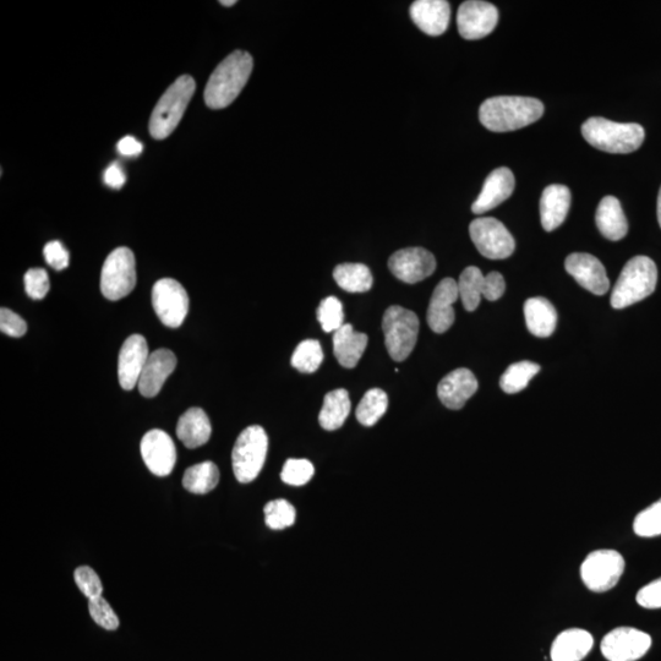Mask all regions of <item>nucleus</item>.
<instances>
[{"instance_id": "obj_3", "label": "nucleus", "mask_w": 661, "mask_h": 661, "mask_svg": "<svg viewBox=\"0 0 661 661\" xmlns=\"http://www.w3.org/2000/svg\"><path fill=\"white\" fill-rule=\"evenodd\" d=\"M583 138L595 149L609 154H631L642 146L646 131L636 123H615L593 117L582 125Z\"/></svg>"}, {"instance_id": "obj_46", "label": "nucleus", "mask_w": 661, "mask_h": 661, "mask_svg": "<svg viewBox=\"0 0 661 661\" xmlns=\"http://www.w3.org/2000/svg\"><path fill=\"white\" fill-rule=\"evenodd\" d=\"M506 291V282L504 276L499 272H490L489 275H486L484 278L483 286V297L490 300V302H496Z\"/></svg>"}, {"instance_id": "obj_23", "label": "nucleus", "mask_w": 661, "mask_h": 661, "mask_svg": "<svg viewBox=\"0 0 661 661\" xmlns=\"http://www.w3.org/2000/svg\"><path fill=\"white\" fill-rule=\"evenodd\" d=\"M571 206V191L566 185L551 184L540 199V218L546 232H553L566 220Z\"/></svg>"}, {"instance_id": "obj_12", "label": "nucleus", "mask_w": 661, "mask_h": 661, "mask_svg": "<svg viewBox=\"0 0 661 661\" xmlns=\"http://www.w3.org/2000/svg\"><path fill=\"white\" fill-rule=\"evenodd\" d=\"M652 647L648 633L632 627H619L603 639L602 653L609 661H637Z\"/></svg>"}, {"instance_id": "obj_32", "label": "nucleus", "mask_w": 661, "mask_h": 661, "mask_svg": "<svg viewBox=\"0 0 661 661\" xmlns=\"http://www.w3.org/2000/svg\"><path fill=\"white\" fill-rule=\"evenodd\" d=\"M484 278L483 272L475 266H469L462 272L457 286L463 307L467 311L477 310L482 302Z\"/></svg>"}, {"instance_id": "obj_14", "label": "nucleus", "mask_w": 661, "mask_h": 661, "mask_svg": "<svg viewBox=\"0 0 661 661\" xmlns=\"http://www.w3.org/2000/svg\"><path fill=\"white\" fill-rule=\"evenodd\" d=\"M140 451L142 460L152 474L167 477L177 462L176 445L166 431L154 429L142 437Z\"/></svg>"}, {"instance_id": "obj_2", "label": "nucleus", "mask_w": 661, "mask_h": 661, "mask_svg": "<svg viewBox=\"0 0 661 661\" xmlns=\"http://www.w3.org/2000/svg\"><path fill=\"white\" fill-rule=\"evenodd\" d=\"M254 60L248 52L236 51L213 71L205 89V102L211 109L231 106L247 85Z\"/></svg>"}, {"instance_id": "obj_1", "label": "nucleus", "mask_w": 661, "mask_h": 661, "mask_svg": "<svg viewBox=\"0 0 661 661\" xmlns=\"http://www.w3.org/2000/svg\"><path fill=\"white\" fill-rule=\"evenodd\" d=\"M544 114V105L537 98L497 96L486 100L479 109V119L494 133H507L528 127Z\"/></svg>"}, {"instance_id": "obj_21", "label": "nucleus", "mask_w": 661, "mask_h": 661, "mask_svg": "<svg viewBox=\"0 0 661 661\" xmlns=\"http://www.w3.org/2000/svg\"><path fill=\"white\" fill-rule=\"evenodd\" d=\"M515 176L510 169L502 167L497 168L485 179L482 193L472 205V211L475 215L495 209V207L506 201L515 190Z\"/></svg>"}, {"instance_id": "obj_45", "label": "nucleus", "mask_w": 661, "mask_h": 661, "mask_svg": "<svg viewBox=\"0 0 661 661\" xmlns=\"http://www.w3.org/2000/svg\"><path fill=\"white\" fill-rule=\"evenodd\" d=\"M637 603L644 609H661V578L637 593Z\"/></svg>"}, {"instance_id": "obj_47", "label": "nucleus", "mask_w": 661, "mask_h": 661, "mask_svg": "<svg viewBox=\"0 0 661 661\" xmlns=\"http://www.w3.org/2000/svg\"><path fill=\"white\" fill-rule=\"evenodd\" d=\"M105 183L109 188L117 190L122 188L125 184V174L118 163H113V165L107 168L105 173Z\"/></svg>"}, {"instance_id": "obj_38", "label": "nucleus", "mask_w": 661, "mask_h": 661, "mask_svg": "<svg viewBox=\"0 0 661 661\" xmlns=\"http://www.w3.org/2000/svg\"><path fill=\"white\" fill-rule=\"evenodd\" d=\"M318 320L322 330L326 333H335L344 325L343 305L336 297H327L321 300L318 308Z\"/></svg>"}, {"instance_id": "obj_39", "label": "nucleus", "mask_w": 661, "mask_h": 661, "mask_svg": "<svg viewBox=\"0 0 661 661\" xmlns=\"http://www.w3.org/2000/svg\"><path fill=\"white\" fill-rule=\"evenodd\" d=\"M315 468L308 460H288L284 463L281 479L283 483L292 486H303L308 484L314 477Z\"/></svg>"}, {"instance_id": "obj_43", "label": "nucleus", "mask_w": 661, "mask_h": 661, "mask_svg": "<svg viewBox=\"0 0 661 661\" xmlns=\"http://www.w3.org/2000/svg\"><path fill=\"white\" fill-rule=\"evenodd\" d=\"M0 330L5 335L20 338L27 332V325L20 315L10 309L2 308L0 310Z\"/></svg>"}, {"instance_id": "obj_31", "label": "nucleus", "mask_w": 661, "mask_h": 661, "mask_svg": "<svg viewBox=\"0 0 661 661\" xmlns=\"http://www.w3.org/2000/svg\"><path fill=\"white\" fill-rule=\"evenodd\" d=\"M218 482H220V471L216 464L210 461L188 468L183 477L184 488L198 495L210 493Z\"/></svg>"}, {"instance_id": "obj_19", "label": "nucleus", "mask_w": 661, "mask_h": 661, "mask_svg": "<svg viewBox=\"0 0 661 661\" xmlns=\"http://www.w3.org/2000/svg\"><path fill=\"white\" fill-rule=\"evenodd\" d=\"M177 357L169 349L162 348L150 354L139 380V391L146 398H154L176 370Z\"/></svg>"}, {"instance_id": "obj_27", "label": "nucleus", "mask_w": 661, "mask_h": 661, "mask_svg": "<svg viewBox=\"0 0 661 661\" xmlns=\"http://www.w3.org/2000/svg\"><path fill=\"white\" fill-rule=\"evenodd\" d=\"M595 222H597L600 233L606 239L617 242V240H621L627 236V218L624 210H622L620 201L614 198V196H605L600 201L597 215H595Z\"/></svg>"}, {"instance_id": "obj_5", "label": "nucleus", "mask_w": 661, "mask_h": 661, "mask_svg": "<svg viewBox=\"0 0 661 661\" xmlns=\"http://www.w3.org/2000/svg\"><path fill=\"white\" fill-rule=\"evenodd\" d=\"M196 90L195 80L180 76L168 87L158 101L150 119V134L156 140H165L178 127Z\"/></svg>"}, {"instance_id": "obj_50", "label": "nucleus", "mask_w": 661, "mask_h": 661, "mask_svg": "<svg viewBox=\"0 0 661 661\" xmlns=\"http://www.w3.org/2000/svg\"><path fill=\"white\" fill-rule=\"evenodd\" d=\"M220 3L223 7H233V5L237 4L236 0H222Z\"/></svg>"}, {"instance_id": "obj_18", "label": "nucleus", "mask_w": 661, "mask_h": 661, "mask_svg": "<svg viewBox=\"0 0 661 661\" xmlns=\"http://www.w3.org/2000/svg\"><path fill=\"white\" fill-rule=\"evenodd\" d=\"M458 298L460 292L453 278H444L437 284L426 315L430 329L435 333H445L451 329L456 318L453 304Z\"/></svg>"}, {"instance_id": "obj_44", "label": "nucleus", "mask_w": 661, "mask_h": 661, "mask_svg": "<svg viewBox=\"0 0 661 661\" xmlns=\"http://www.w3.org/2000/svg\"><path fill=\"white\" fill-rule=\"evenodd\" d=\"M43 255H45L47 264L53 267L54 270L62 271L69 266V251L58 240L49 242L43 249Z\"/></svg>"}, {"instance_id": "obj_24", "label": "nucleus", "mask_w": 661, "mask_h": 661, "mask_svg": "<svg viewBox=\"0 0 661 661\" xmlns=\"http://www.w3.org/2000/svg\"><path fill=\"white\" fill-rule=\"evenodd\" d=\"M368 342L365 333L355 332L351 324H344L333 333V354L343 368L353 369L362 359Z\"/></svg>"}, {"instance_id": "obj_25", "label": "nucleus", "mask_w": 661, "mask_h": 661, "mask_svg": "<svg viewBox=\"0 0 661 661\" xmlns=\"http://www.w3.org/2000/svg\"><path fill=\"white\" fill-rule=\"evenodd\" d=\"M594 639L581 628H570L556 637L551 647L553 661H582L591 652Z\"/></svg>"}, {"instance_id": "obj_37", "label": "nucleus", "mask_w": 661, "mask_h": 661, "mask_svg": "<svg viewBox=\"0 0 661 661\" xmlns=\"http://www.w3.org/2000/svg\"><path fill=\"white\" fill-rule=\"evenodd\" d=\"M633 531L642 538L661 535V499L638 513L635 523H633Z\"/></svg>"}, {"instance_id": "obj_22", "label": "nucleus", "mask_w": 661, "mask_h": 661, "mask_svg": "<svg viewBox=\"0 0 661 661\" xmlns=\"http://www.w3.org/2000/svg\"><path fill=\"white\" fill-rule=\"evenodd\" d=\"M409 12L414 24L426 35L440 36L449 29L451 7L445 0H417Z\"/></svg>"}, {"instance_id": "obj_42", "label": "nucleus", "mask_w": 661, "mask_h": 661, "mask_svg": "<svg viewBox=\"0 0 661 661\" xmlns=\"http://www.w3.org/2000/svg\"><path fill=\"white\" fill-rule=\"evenodd\" d=\"M24 280L27 296L34 300L45 298L49 292V288H51L48 273L43 269H31L27 271Z\"/></svg>"}, {"instance_id": "obj_36", "label": "nucleus", "mask_w": 661, "mask_h": 661, "mask_svg": "<svg viewBox=\"0 0 661 661\" xmlns=\"http://www.w3.org/2000/svg\"><path fill=\"white\" fill-rule=\"evenodd\" d=\"M266 526L275 529V531H282L288 527H292L296 522L297 512L292 504L287 500L278 499L270 501L264 508Z\"/></svg>"}, {"instance_id": "obj_4", "label": "nucleus", "mask_w": 661, "mask_h": 661, "mask_svg": "<svg viewBox=\"0 0 661 661\" xmlns=\"http://www.w3.org/2000/svg\"><path fill=\"white\" fill-rule=\"evenodd\" d=\"M657 265L647 256H636L627 262L611 294V307L620 310L641 302L655 291Z\"/></svg>"}, {"instance_id": "obj_8", "label": "nucleus", "mask_w": 661, "mask_h": 661, "mask_svg": "<svg viewBox=\"0 0 661 661\" xmlns=\"http://www.w3.org/2000/svg\"><path fill=\"white\" fill-rule=\"evenodd\" d=\"M136 286L135 256L129 248L113 250L103 264L101 272V292L108 300L123 299L134 291Z\"/></svg>"}, {"instance_id": "obj_17", "label": "nucleus", "mask_w": 661, "mask_h": 661, "mask_svg": "<svg viewBox=\"0 0 661 661\" xmlns=\"http://www.w3.org/2000/svg\"><path fill=\"white\" fill-rule=\"evenodd\" d=\"M566 271L587 291L604 296L610 281L602 262L586 253H573L565 261Z\"/></svg>"}, {"instance_id": "obj_49", "label": "nucleus", "mask_w": 661, "mask_h": 661, "mask_svg": "<svg viewBox=\"0 0 661 661\" xmlns=\"http://www.w3.org/2000/svg\"><path fill=\"white\" fill-rule=\"evenodd\" d=\"M658 220H659V225L661 227V188L658 196Z\"/></svg>"}, {"instance_id": "obj_35", "label": "nucleus", "mask_w": 661, "mask_h": 661, "mask_svg": "<svg viewBox=\"0 0 661 661\" xmlns=\"http://www.w3.org/2000/svg\"><path fill=\"white\" fill-rule=\"evenodd\" d=\"M324 362V352L316 340L300 342L292 355V365L300 373L313 374Z\"/></svg>"}, {"instance_id": "obj_20", "label": "nucleus", "mask_w": 661, "mask_h": 661, "mask_svg": "<svg viewBox=\"0 0 661 661\" xmlns=\"http://www.w3.org/2000/svg\"><path fill=\"white\" fill-rule=\"evenodd\" d=\"M478 380L471 370L460 368L446 375L437 386V396L445 407L452 411H460L475 392L478 391Z\"/></svg>"}, {"instance_id": "obj_29", "label": "nucleus", "mask_w": 661, "mask_h": 661, "mask_svg": "<svg viewBox=\"0 0 661 661\" xmlns=\"http://www.w3.org/2000/svg\"><path fill=\"white\" fill-rule=\"evenodd\" d=\"M351 408L352 403L346 390L337 389L327 393L319 414L322 429L335 431L342 428L351 413Z\"/></svg>"}, {"instance_id": "obj_34", "label": "nucleus", "mask_w": 661, "mask_h": 661, "mask_svg": "<svg viewBox=\"0 0 661 661\" xmlns=\"http://www.w3.org/2000/svg\"><path fill=\"white\" fill-rule=\"evenodd\" d=\"M540 371L538 364L527 362L515 363L508 366L505 374L501 376L500 386L506 393H518L526 389L529 382Z\"/></svg>"}, {"instance_id": "obj_13", "label": "nucleus", "mask_w": 661, "mask_h": 661, "mask_svg": "<svg viewBox=\"0 0 661 661\" xmlns=\"http://www.w3.org/2000/svg\"><path fill=\"white\" fill-rule=\"evenodd\" d=\"M497 21L499 10L495 5L482 0H468L458 9V31L466 40H480L490 35L495 30Z\"/></svg>"}, {"instance_id": "obj_6", "label": "nucleus", "mask_w": 661, "mask_h": 661, "mask_svg": "<svg viewBox=\"0 0 661 661\" xmlns=\"http://www.w3.org/2000/svg\"><path fill=\"white\" fill-rule=\"evenodd\" d=\"M269 451V437L259 425L249 426L233 447V472L239 483L253 482L261 473Z\"/></svg>"}, {"instance_id": "obj_15", "label": "nucleus", "mask_w": 661, "mask_h": 661, "mask_svg": "<svg viewBox=\"0 0 661 661\" xmlns=\"http://www.w3.org/2000/svg\"><path fill=\"white\" fill-rule=\"evenodd\" d=\"M389 269L398 280L414 284L433 275L436 270V259L424 248L402 249L391 256Z\"/></svg>"}, {"instance_id": "obj_9", "label": "nucleus", "mask_w": 661, "mask_h": 661, "mask_svg": "<svg viewBox=\"0 0 661 661\" xmlns=\"http://www.w3.org/2000/svg\"><path fill=\"white\" fill-rule=\"evenodd\" d=\"M625 559L619 551H593L581 566V577L589 591L605 593L613 589L625 572Z\"/></svg>"}, {"instance_id": "obj_30", "label": "nucleus", "mask_w": 661, "mask_h": 661, "mask_svg": "<svg viewBox=\"0 0 661 661\" xmlns=\"http://www.w3.org/2000/svg\"><path fill=\"white\" fill-rule=\"evenodd\" d=\"M333 278L343 291L365 293L373 287L374 278L368 266L363 264H341L333 270Z\"/></svg>"}, {"instance_id": "obj_41", "label": "nucleus", "mask_w": 661, "mask_h": 661, "mask_svg": "<svg viewBox=\"0 0 661 661\" xmlns=\"http://www.w3.org/2000/svg\"><path fill=\"white\" fill-rule=\"evenodd\" d=\"M89 611L92 620L98 626L105 628L108 631H116L119 627V619L114 613L112 606L109 605L107 600L103 597L89 600Z\"/></svg>"}, {"instance_id": "obj_10", "label": "nucleus", "mask_w": 661, "mask_h": 661, "mask_svg": "<svg viewBox=\"0 0 661 661\" xmlns=\"http://www.w3.org/2000/svg\"><path fill=\"white\" fill-rule=\"evenodd\" d=\"M469 234L480 254L490 260L510 258L516 242L504 223L493 217L477 218L469 226Z\"/></svg>"}, {"instance_id": "obj_40", "label": "nucleus", "mask_w": 661, "mask_h": 661, "mask_svg": "<svg viewBox=\"0 0 661 661\" xmlns=\"http://www.w3.org/2000/svg\"><path fill=\"white\" fill-rule=\"evenodd\" d=\"M76 584L89 600L102 597L103 584L97 573L89 566H80L74 572Z\"/></svg>"}, {"instance_id": "obj_11", "label": "nucleus", "mask_w": 661, "mask_h": 661, "mask_svg": "<svg viewBox=\"0 0 661 661\" xmlns=\"http://www.w3.org/2000/svg\"><path fill=\"white\" fill-rule=\"evenodd\" d=\"M152 305L163 325L178 329L189 313V296L178 281L162 278L152 288Z\"/></svg>"}, {"instance_id": "obj_33", "label": "nucleus", "mask_w": 661, "mask_h": 661, "mask_svg": "<svg viewBox=\"0 0 661 661\" xmlns=\"http://www.w3.org/2000/svg\"><path fill=\"white\" fill-rule=\"evenodd\" d=\"M389 408V397L381 389H371L365 393L362 401L358 404L357 420L364 426H374L384 417Z\"/></svg>"}, {"instance_id": "obj_28", "label": "nucleus", "mask_w": 661, "mask_h": 661, "mask_svg": "<svg viewBox=\"0 0 661 661\" xmlns=\"http://www.w3.org/2000/svg\"><path fill=\"white\" fill-rule=\"evenodd\" d=\"M524 316L529 332L535 337L548 338L556 330L557 313L545 298H531L524 304Z\"/></svg>"}, {"instance_id": "obj_26", "label": "nucleus", "mask_w": 661, "mask_h": 661, "mask_svg": "<svg viewBox=\"0 0 661 661\" xmlns=\"http://www.w3.org/2000/svg\"><path fill=\"white\" fill-rule=\"evenodd\" d=\"M211 434V422L204 409L190 408L179 418L177 436L188 449L204 446L209 442Z\"/></svg>"}, {"instance_id": "obj_48", "label": "nucleus", "mask_w": 661, "mask_h": 661, "mask_svg": "<svg viewBox=\"0 0 661 661\" xmlns=\"http://www.w3.org/2000/svg\"><path fill=\"white\" fill-rule=\"evenodd\" d=\"M118 151L120 155L133 157L139 156L144 149L141 142L133 138V136H125L118 142Z\"/></svg>"}, {"instance_id": "obj_16", "label": "nucleus", "mask_w": 661, "mask_h": 661, "mask_svg": "<svg viewBox=\"0 0 661 661\" xmlns=\"http://www.w3.org/2000/svg\"><path fill=\"white\" fill-rule=\"evenodd\" d=\"M150 357L145 337L133 335L124 342L118 360L119 384L125 391L135 389L139 384L142 370Z\"/></svg>"}, {"instance_id": "obj_7", "label": "nucleus", "mask_w": 661, "mask_h": 661, "mask_svg": "<svg viewBox=\"0 0 661 661\" xmlns=\"http://www.w3.org/2000/svg\"><path fill=\"white\" fill-rule=\"evenodd\" d=\"M387 352L395 362H404L412 354L419 336V319L412 310L390 307L382 319Z\"/></svg>"}]
</instances>
